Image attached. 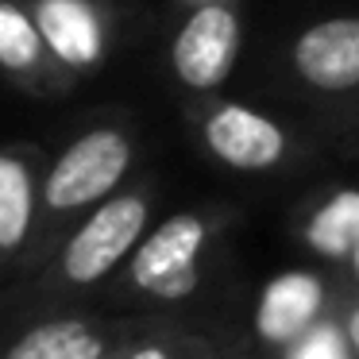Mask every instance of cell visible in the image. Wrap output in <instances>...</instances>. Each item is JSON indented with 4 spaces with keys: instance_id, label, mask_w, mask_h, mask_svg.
I'll return each mask as SVG.
<instances>
[{
    "instance_id": "obj_10",
    "label": "cell",
    "mask_w": 359,
    "mask_h": 359,
    "mask_svg": "<svg viewBox=\"0 0 359 359\" xmlns=\"http://www.w3.org/2000/svg\"><path fill=\"white\" fill-rule=\"evenodd\" d=\"M320 309V282L305 271H290L278 274L271 286L263 290V302L255 313V328L259 336L274 344H294L297 336L309 328V320Z\"/></svg>"
},
{
    "instance_id": "obj_13",
    "label": "cell",
    "mask_w": 359,
    "mask_h": 359,
    "mask_svg": "<svg viewBox=\"0 0 359 359\" xmlns=\"http://www.w3.org/2000/svg\"><path fill=\"white\" fill-rule=\"evenodd\" d=\"M290 359H348L344 351V336H336V328H313L302 332L290 348Z\"/></svg>"
},
{
    "instance_id": "obj_18",
    "label": "cell",
    "mask_w": 359,
    "mask_h": 359,
    "mask_svg": "<svg viewBox=\"0 0 359 359\" xmlns=\"http://www.w3.org/2000/svg\"><path fill=\"white\" fill-rule=\"evenodd\" d=\"M20 4H32V0H20Z\"/></svg>"
},
{
    "instance_id": "obj_15",
    "label": "cell",
    "mask_w": 359,
    "mask_h": 359,
    "mask_svg": "<svg viewBox=\"0 0 359 359\" xmlns=\"http://www.w3.org/2000/svg\"><path fill=\"white\" fill-rule=\"evenodd\" d=\"M348 336H351V344L359 348V309L351 313V325H348Z\"/></svg>"
},
{
    "instance_id": "obj_12",
    "label": "cell",
    "mask_w": 359,
    "mask_h": 359,
    "mask_svg": "<svg viewBox=\"0 0 359 359\" xmlns=\"http://www.w3.org/2000/svg\"><path fill=\"white\" fill-rule=\"evenodd\" d=\"M104 344L81 320H47L32 328L4 359H101Z\"/></svg>"
},
{
    "instance_id": "obj_17",
    "label": "cell",
    "mask_w": 359,
    "mask_h": 359,
    "mask_svg": "<svg viewBox=\"0 0 359 359\" xmlns=\"http://www.w3.org/2000/svg\"><path fill=\"white\" fill-rule=\"evenodd\" d=\"M351 263H355V278H359V248H355V255H351Z\"/></svg>"
},
{
    "instance_id": "obj_8",
    "label": "cell",
    "mask_w": 359,
    "mask_h": 359,
    "mask_svg": "<svg viewBox=\"0 0 359 359\" xmlns=\"http://www.w3.org/2000/svg\"><path fill=\"white\" fill-rule=\"evenodd\" d=\"M0 74L32 97H58L74 86L20 0H0Z\"/></svg>"
},
{
    "instance_id": "obj_4",
    "label": "cell",
    "mask_w": 359,
    "mask_h": 359,
    "mask_svg": "<svg viewBox=\"0 0 359 359\" xmlns=\"http://www.w3.org/2000/svg\"><path fill=\"white\" fill-rule=\"evenodd\" d=\"M147 212L151 201L140 186L124 189V194H112L109 201H101L89 220L78 232L66 240L58 266H62V278L74 286H93L101 282L120 259H128L143 240V228H147Z\"/></svg>"
},
{
    "instance_id": "obj_11",
    "label": "cell",
    "mask_w": 359,
    "mask_h": 359,
    "mask_svg": "<svg viewBox=\"0 0 359 359\" xmlns=\"http://www.w3.org/2000/svg\"><path fill=\"white\" fill-rule=\"evenodd\" d=\"M305 243L317 255L351 259L359 248V189H332L305 220Z\"/></svg>"
},
{
    "instance_id": "obj_6",
    "label": "cell",
    "mask_w": 359,
    "mask_h": 359,
    "mask_svg": "<svg viewBox=\"0 0 359 359\" xmlns=\"http://www.w3.org/2000/svg\"><path fill=\"white\" fill-rule=\"evenodd\" d=\"M205 240H209V220L201 212H174L147 240H140L132 266H128L132 286L151 297H166V302L189 297L201 278Z\"/></svg>"
},
{
    "instance_id": "obj_1",
    "label": "cell",
    "mask_w": 359,
    "mask_h": 359,
    "mask_svg": "<svg viewBox=\"0 0 359 359\" xmlns=\"http://www.w3.org/2000/svg\"><path fill=\"white\" fill-rule=\"evenodd\" d=\"M135 163V132L124 116H104L78 132L43 174V209L55 217L109 201Z\"/></svg>"
},
{
    "instance_id": "obj_7",
    "label": "cell",
    "mask_w": 359,
    "mask_h": 359,
    "mask_svg": "<svg viewBox=\"0 0 359 359\" xmlns=\"http://www.w3.org/2000/svg\"><path fill=\"white\" fill-rule=\"evenodd\" d=\"M297 86L317 97L359 93V16H328L302 27L286 47Z\"/></svg>"
},
{
    "instance_id": "obj_14",
    "label": "cell",
    "mask_w": 359,
    "mask_h": 359,
    "mask_svg": "<svg viewBox=\"0 0 359 359\" xmlns=\"http://www.w3.org/2000/svg\"><path fill=\"white\" fill-rule=\"evenodd\" d=\"M132 359H170V355H166L163 348H143V351H135Z\"/></svg>"
},
{
    "instance_id": "obj_2",
    "label": "cell",
    "mask_w": 359,
    "mask_h": 359,
    "mask_svg": "<svg viewBox=\"0 0 359 359\" xmlns=\"http://www.w3.org/2000/svg\"><path fill=\"white\" fill-rule=\"evenodd\" d=\"M186 124L197 143L228 170L266 174L294 155V132L278 116L232 97L201 93L186 104Z\"/></svg>"
},
{
    "instance_id": "obj_16",
    "label": "cell",
    "mask_w": 359,
    "mask_h": 359,
    "mask_svg": "<svg viewBox=\"0 0 359 359\" xmlns=\"http://www.w3.org/2000/svg\"><path fill=\"white\" fill-rule=\"evenodd\" d=\"M182 8H194V4H205V0H178Z\"/></svg>"
},
{
    "instance_id": "obj_5",
    "label": "cell",
    "mask_w": 359,
    "mask_h": 359,
    "mask_svg": "<svg viewBox=\"0 0 359 359\" xmlns=\"http://www.w3.org/2000/svg\"><path fill=\"white\" fill-rule=\"evenodd\" d=\"M27 8L70 81L89 78L109 62L116 43L112 0H32Z\"/></svg>"
},
{
    "instance_id": "obj_3",
    "label": "cell",
    "mask_w": 359,
    "mask_h": 359,
    "mask_svg": "<svg viewBox=\"0 0 359 359\" xmlns=\"http://www.w3.org/2000/svg\"><path fill=\"white\" fill-rule=\"evenodd\" d=\"M186 16L178 20L170 35L166 62L170 74L186 93L201 97L220 89L232 78L243 47V16L240 0H205L194 8H182Z\"/></svg>"
},
{
    "instance_id": "obj_9",
    "label": "cell",
    "mask_w": 359,
    "mask_h": 359,
    "mask_svg": "<svg viewBox=\"0 0 359 359\" xmlns=\"http://www.w3.org/2000/svg\"><path fill=\"white\" fill-rule=\"evenodd\" d=\"M43 201L39 151L35 147H0V255L24 248Z\"/></svg>"
}]
</instances>
